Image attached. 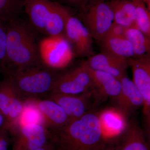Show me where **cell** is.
Returning a JSON list of instances; mask_svg holds the SVG:
<instances>
[{
  "label": "cell",
  "instance_id": "cell-1",
  "mask_svg": "<svg viewBox=\"0 0 150 150\" xmlns=\"http://www.w3.org/2000/svg\"><path fill=\"white\" fill-rule=\"evenodd\" d=\"M49 131V141L55 150H99L106 144L98 114L93 112Z\"/></svg>",
  "mask_w": 150,
  "mask_h": 150
},
{
  "label": "cell",
  "instance_id": "cell-2",
  "mask_svg": "<svg viewBox=\"0 0 150 150\" xmlns=\"http://www.w3.org/2000/svg\"><path fill=\"white\" fill-rule=\"evenodd\" d=\"M35 30L18 18L6 23V55L2 69L6 72L43 64Z\"/></svg>",
  "mask_w": 150,
  "mask_h": 150
},
{
  "label": "cell",
  "instance_id": "cell-3",
  "mask_svg": "<svg viewBox=\"0 0 150 150\" xmlns=\"http://www.w3.org/2000/svg\"><path fill=\"white\" fill-rule=\"evenodd\" d=\"M23 6L35 30L50 37L64 36L70 12L64 6L48 0H24Z\"/></svg>",
  "mask_w": 150,
  "mask_h": 150
},
{
  "label": "cell",
  "instance_id": "cell-4",
  "mask_svg": "<svg viewBox=\"0 0 150 150\" xmlns=\"http://www.w3.org/2000/svg\"><path fill=\"white\" fill-rule=\"evenodd\" d=\"M6 73L11 78L20 95L25 99L50 93L57 76L54 70L43 64Z\"/></svg>",
  "mask_w": 150,
  "mask_h": 150
},
{
  "label": "cell",
  "instance_id": "cell-5",
  "mask_svg": "<svg viewBox=\"0 0 150 150\" xmlns=\"http://www.w3.org/2000/svg\"><path fill=\"white\" fill-rule=\"evenodd\" d=\"M7 74L0 82V110L5 118L4 128L11 134L16 130L24 108V100Z\"/></svg>",
  "mask_w": 150,
  "mask_h": 150
},
{
  "label": "cell",
  "instance_id": "cell-6",
  "mask_svg": "<svg viewBox=\"0 0 150 150\" xmlns=\"http://www.w3.org/2000/svg\"><path fill=\"white\" fill-rule=\"evenodd\" d=\"M93 39L100 42L113 22V13L108 2L98 0L91 3L79 18Z\"/></svg>",
  "mask_w": 150,
  "mask_h": 150
},
{
  "label": "cell",
  "instance_id": "cell-7",
  "mask_svg": "<svg viewBox=\"0 0 150 150\" xmlns=\"http://www.w3.org/2000/svg\"><path fill=\"white\" fill-rule=\"evenodd\" d=\"M92 83L86 61L57 75L50 93L77 95L91 89Z\"/></svg>",
  "mask_w": 150,
  "mask_h": 150
},
{
  "label": "cell",
  "instance_id": "cell-8",
  "mask_svg": "<svg viewBox=\"0 0 150 150\" xmlns=\"http://www.w3.org/2000/svg\"><path fill=\"white\" fill-rule=\"evenodd\" d=\"M40 48L43 64L54 70L67 67L75 56L71 46L64 36L49 37L40 43Z\"/></svg>",
  "mask_w": 150,
  "mask_h": 150
},
{
  "label": "cell",
  "instance_id": "cell-9",
  "mask_svg": "<svg viewBox=\"0 0 150 150\" xmlns=\"http://www.w3.org/2000/svg\"><path fill=\"white\" fill-rule=\"evenodd\" d=\"M64 36L70 43L75 56L88 58L93 55V39L80 20L69 12Z\"/></svg>",
  "mask_w": 150,
  "mask_h": 150
},
{
  "label": "cell",
  "instance_id": "cell-10",
  "mask_svg": "<svg viewBox=\"0 0 150 150\" xmlns=\"http://www.w3.org/2000/svg\"><path fill=\"white\" fill-rule=\"evenodd\" d=\"M129 67L133 74V82L143 99V113L148 126L150 123V57L128 59Z\"/></svg>",
  "mask_w": 150,
  "mask_h": 150
},
{
  "label": "cell",
  "instance_id": "cell-11",
  "mask_svg": "<svg viewBox=\"0 0 150 150\" xmlns=\"http://www.w3.org/2000/svg\"><path fill=\"white\" fill-rule=\"evenodd\" d=\"M12 135V150H34L49 141V131L40 124H28L20 127Z\"/></svg>",
  "mask_w": 150,
  "mask_h": 150
},
{
  "label": "cell",
  "instance_id": "cell-12",
  "mask_svg": "<svg viewBox=\"0 0 150 150\" xmlns=\"http://www.w3.org/2000/svg\"><path fill=\"white\" fill-rule=\"evenodd\" d=\"M92 93L91 89L77 95L50 93L48 99L63 108L70 121L81 118L89 112V100Z\"/></svg>",
  "mask_w": 150,
  "mask_h": 150
},
{
  "label": "cell",
  "instance_id": "cell-13",
  "mask_svg": "<svg viewBox=\"0 0 150 150\" xmlns=\"http://www.w3.org/2000/svg\"><path fill=\"white\" fill-rule=\"evenodd\" d=\"M121 92L113 98L115 107L120 110L127 119L143 105V99L139 90L127 73L120 79Z\"/></svg>",
  "mask_w": 150,
  "mask_h": 150
},
{
  "label": "cell",
  "instance_id": "cell-14",
  "mask_svg": "<svg viewBox=\"0 0 150 150\" xmlns=\"http://www.w3.org/2000/svg\"><path fill=\"white\" fill-rule=\"evenodd\" d=\"M86 61L91 69L107 73L119 80L129 67L128 59L104 51L94 54Z\"/></svg>",
  "mask_w": 150,
  "mask_h": 150
},
{
  "label": "cell",
  "instance_id": "cell-15",
  "mask_svg": "<svg viewBox=\"0 0 150 150\" xmlns=\"http://www.w3.org/2000/svg\"><path fill=\"white\" fill-rule=\"evenodd\" d=\"M37 107L43 118L44 126L48 130L59 129L67 124L69 119L59 105L49 99L28 98Z\"/></svg>",
  "mask_w": 150,
  "mask_h": 150
},
{
  "label": "cell",
  "instance_id": "cell-16",
  "mask_svg": "<svg viewBox=\"0 0 150 150\" xmlns=\"http://www.w3.org/2000/svg\"><path fill=\"white\" fill-rule=\"evenodd\" d=\"M98 116L103 136L106 140L122 135L129 123L123 113L115 107L103 110Z\"/></svg>",
  "mask_w": 150,
  "mask_h": 150
},
{
  "label": "cell",
  "instance_id": "cell-17",
  "mask_svg": "<svg viewBox=\"0 0 150 150\" xmlns=\"http://www.w3.org/2000/svg\"><path fill=\"white\" fill-rule=\"evenodd\" d=\"M88 70L92 83L93 93H98L102 96L113 98L118 96L121 91L120 80L107 73L93 69L89 66Z\"/></svg>",
  "mask_w": 150,
  "mask_h": 150
},
{
  "label": "cell",
  "instance_id": "cell-18",
  "mask_svg": "<svg viewBox=\"0 0 150 150\" xmlns=\"http://www.w3.org/2000/svg\"><path fill=\"white\" fill-rule=\"evenodd\" d=\"M108 4L113 13V22L126 28L135 25L136 6L133 1L111 0Z\"/></svg>",
  "mask_w": 150,
  "mask_h": 150
},
{
  "label": "cell",
  "instance_id": "cell-19",
  "mask_svg": "<svg viewBox=\"0 0 150 150\" xmlns=\"http://www.w3.org/2000/svg\"><path fill=\"white\" fill-rule=\"evenodd\" d=\"M123 134L121 150H149L142 129L135 121L128 123Z\"/></svg>",
  "mask_w": 150,
  "mask_h": 150
},
{
  "label": "cell",
  "instance_id": "cell-20",
  "mask_svg": "<svg viewBox=\"0 0 150 150\" xmlns=\"http://www.w3.org/2000/svg\"><path fill=\"white\" fill-rule=\"evenodd\" d=\"M100 43L102 51L126 59L137 57L131 43L125 37L105 36Z\"/></svg>",
  "mask_w": 150,
  "mask_h": 150
},
{
  "label": "cell",
  "instance_id": "cell-21",
  "mask_svg": "<svg viewBox=\"0 0 150 150\" xmlns=\"http://www.w3.org/2000/svg\"><path fill=\"white\" fill-rule=\"evenodd\" d=\"M124 36L131 43L136 57L150 56V37L135 25L126 28Z\"/></svg>",
  "mask_w": 150,
  "mask_h": 150
},
{
  "label": "cell",
  "instance_id": "cell-22",
  "mask_svg": "<svg viewBox=\"0 0 150 150\" xmlns=\"http://www.w3.org/2000/svg\"><path fill=\"white\" fill-rule=\"evenodd\" d=\"M32 124H40L44 126L43 118L39 110L27 98L24 100V108L19 118L16 130L14 132L21 126Z\"/></svg>",
  "mask_w": 150,
  "mask_h": 150
},
{
  "label": "cell",
  "instance_id": "cell-23",
  "mask_svg": "<svg viewBox=\"0 0 150 150\" xmlns=\"http://www.w3.org/2000/svg\"><path fill=\"white\" fill-rule=\"evenodd\" d=\"M24 0H0V21L7 23L18 18Z\"/></svg>",
  "mask_w": 150,
  "mask_h": 150
},
{
  "label": "cell",
  "instance_id": "cell-24",
  "mask_svg": "<svg viewBox=\"0 0 150 150\" xmlns=\"http://www.w3.org/2000/svg\"><path fill=\"white\" fill-rule=\"evenodd\" d=\"M136 6L135 26L150 37V13L145 4L139 0H132Z\"/></svg>",
  "mask_w": 150,
  "mask_h": 150
},
{
  "label": "cell",
  "instance_id": "cell-25",
  "mask_svg": "<svg viewBox=\"0 0 150 150\" xmlns=\"http://www.w3.org/2000/svg\"><path fill=\"white\" fill-rule=\"evenodd\" d=\"M6 23L0 21V69H2L6 58Z\"/></svg>",
  "mask_w": 150,
  "mask_h": 150
},
{
  "label": "cell",
  "instance_id": "cell-26",
  "mask_svg": "<svg viewBox=\"0 0 150 150\" xmlns=\"http://www.w3.org/2000/svg\"><path fill=\"white\" fill-rule=\"evenodd\" d=\"M125 30L126 28H125L113 22L105 36L125 37Z\"/></svg>",
  "mask_w": 150,
  "mask_h": 150
},
{
  "label": "cell",
  "instance_id": "cell-27",
  "mask_svg": "<svg viewBox=\"0 0 150 150\" xmlns=\"http://www.w3.org/2000/svg\"><path fill=\"white\" fill-rule=\"evenodd\" d=\"M8 133L6 129L0 128V150H7L8 145Z\"/></svg>",
  "mask_w": 150,
  "mask_h": 150
},
{
  "label": "cell",
  "instance_id": "cell-28",
  "mask_svg": "<svg viewBox=\"0 0 150 150\" xmlns=\"http://www.w3.org/2000/svg\"><path fill=\"white\" fill-rule=\"evenodd\" d=\"M34 150H55L53 145L48 141L45 145Z\"/></svg>",
  "mask_w": 150,
  "mask_h": 150
},
{
  "label": "cell",
  "instance_id": "cell-29",
  "mask_svg": "<svg viewBox=\"0 0 150 150\" xmlns=\"http://www.w3.org/2000/svg\"><path fill=\"white\" fill-rule=\"evenodd\" d=\"M68 3L74 5L79 6L83 7V0H66Z\"/></svg>",
  "mask_w": 150,
  "mask_h": 150
},
{
  "label": "cell",
  "instance_id": "cell-30",
  "mask_svg": "<svg viewBox=\"0 0 150 150\" xmlns=\"http://www.w3.org/2000/svg\"><path fill=\"white\" fill-rule=\"evenodd\" d=\"M5 123V118L0 110V128H2Z\"/></svg>",
  "mask_w": 150,
  "mask_h": 150
},
{
  "label": "cell",
  "instance_id": "cell-31",
  "mask_svg": "<svg viewBox=\"0 0 150 150\" xmlns=\"http://www.w3.org/2000/svg\"><path fill=\"white\" fill-rule=\"evenodd\" d=\"M145 4L149 10H150V0H139Z\"/></svg>",
  "mask_w": 150,
  "mask_h": 150
},
{
  "label": "cell",
  "instance_id": "cell-32",
  "mask_svg": "<svg viewBox=\"0 0 150 150\" xmlns=\"http://www.w3.org/2000/svg\"><path fill=\"white\" fill-rule=\"evenodd\" d=\"M89 0H83V7H84L85 6L86 4V3Z\"/></svg>",
  "mask_w": 150,
  "mask_h": 150
},
{
  "label": "cell",
  "instance_id": "cell-33",
  "mask_svg": "<svg viewBox=\"0 0 150 150\" xmlns=\"http://www.w3.org/2000/svg\"><path fill=\"white\" fill-rule=\"evenodd\" d=\"M99 150H108L105 149V148H103V149H100Z\"/></svg>",
  "mask_w": 150,
  "mask_h": 150
},
{
  "label": "cell",
  "instance_id": "cell-34",
  "mask_svg": "<svg viewBox=\"0 0 150 150\" xmlns=\"http://www.w3.org/2000/svg\"><path fill=\"white\" fill-rule=\"evenodd\" d=\"M48 1H52V0H48Z\"/></svg>",
  "mask_w": 150,
  "mask_h": 150
}]
</instances>
